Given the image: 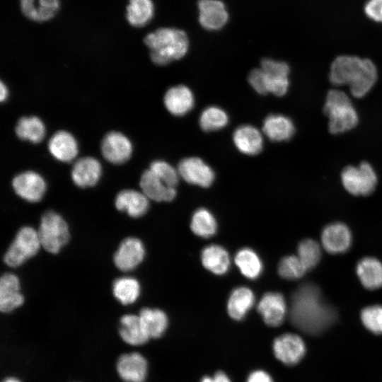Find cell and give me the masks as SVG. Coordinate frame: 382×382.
<instances>
[{"instance_id":"cell-16","label":"cell","mask_w":382,"mask_h":382,"mask_svg":"<svg viewBox=\"0 0 382 382\" xmlns=\"http://www.w3.org/2000/svg\"><path fill=\"white\" fill-rule=\"evenodd\" d=\"M199 21L209 30H216L228 21V14L224 4L219 0H199Z\"/></svg>"},{"instance_id":"cell-17","label":"cell","mask_w":382,"mask_h":382,"mask_svg":"<svg viewBox=\"0 0 382 382\" xmlns=\"http://www.w3.org/2000/svg\"><path fill=\"white\" fill-rule=\"evenodd\" d=\"M321 241L326 251L332 254L347 251L350 246L352 236L348 227L342 223H333L324 228Z\"/></svg>"},{"instance_id":"cell-11","label":"cell","mask_w":382,"mask_h":382,"mask_svg":"<svg viewBox=\"0 0 382 382\" xmlns=\"http://www.w3.org/2000/svg\"><path fill=\"white\" fill-rule=\"evenodd\" d=\"M12 186L17 195L29 202H39L46 191L43 178L33 171L17 175L12 180Z\"/></svg>"},{"instance_id":"cell-20","label":"cell","mask_w":382,"mask_h":382,"mask_svg":"<svg viewBox=\"0 0 382 382\" xmlns=\"http://www.w3.org/2000/svg\"><path fill=\"white\" fill-rule=\"evenodd\" d=\"M139 185L142 192L156 202H170L176 196L175 188L168 186L150 169L142 173Z\"/></svg>"},{"instance_id":"cell-36","label":"cell","mask_w":382,"mask_h":382,"mask_svg":"<svg viewBox=\"0 0 382 382\" xmlns=\"http://www.w3.org/2000/svg\"><path fill=\"white\" fill-rule=\"evenodd\" d=\"M190 228L199 237L210 238L216 232L217 222L208 209L199 208L192 216Z\"/></svg>"},{"instance_id":"cell-35","label":"cell","mask_w":382,"mask_h":382,"mask_svg":"<svg viewBox=\"0 0 382 382\" xmlns=\"http://www.w3.org/2000/svg\"><path fill=\"white\" fill-rule=\"evenodd\" d=\"M115 299L123 305L135 302L141 292L139 282L131 277H122L115 279L112 284Z\"/></svg>"},{"instance_id":"cell-33","label":"cell","mask_w":382,"mask_h":382,"mask_svg":"<svg viewBox=\"0 0 382 382\" xmlns=\"http://www.w3.org/2000/svg\"><path fill=\"white\" fill-rule=\"evenodd\" d=\"M139 316L149 338H157L164 333L168 326V317L162 310L144 308Z\"/></svg>"},{"instance_id":"cell-27","label":"cell","mask_w":382,"mask_h":382,"mask_svg":"<svg viewBox=\"0 0 382 382\" xmlns=\"http://www.w3.org/2000/svg\"><path fill=\"white\" fill-rule=\"evenodd\" d=\"M119 332L122 339L131 345H141L149 339L139 315H124L120 320Z\"/></svg>"},{"instance_id":"cell-44","label":"cell","mask_w":382,"mask_h":382,"mask_svg":"<svg viewBox=\"0 0 382 382\" xmlns=\"http://www.w3.org/2000/svg\"><path fill=\"white\" fill-rule=\"evenodd\" d=\"M246 382H273V381L267 372L257 370L248 376Z\"/></svg>"},{"instance_id":"cell-8","label":"cell","mask_w":382,"mask_h":382,"mask_svg":"<svg viewBox=\"0 0 382 382\" xmlns=\"http://www.w3.org/2000/svg\"><path fill=\"white\" fill-rule=\"evenodd\" d=\"M178 171L187 183L202 187H209L215 178L212 168L197 157L185 158L180 161Z\"/></svg>"},{"instance_id":"cell-3","label":"cell","mask_w":382,"mask_h":382,"mask_svg":"<svg viewBox=\"0 0 382 382\" xmlns=\"http://www.w3.org/2000/svg\"><path fill=\"white\" fill-rule=\"evenodd\" d=\"M289 66L280 61L264 59L261 68L255 69L248 76L251 86L260 94L285 95L289 86Z\"/></svg>"},{"instance_id":"cell-15","label":"cell","mask_w":382,"mask_h":382,"mask_svg":"<svg viewBox=\"0 0 382 382\" xmlns=\"http://www.w3.org/2000/svg\"><path fill=\"white\" fill-rule=\"evenodd\" d=\"M148 365L146 359L138 352L121 355L117 362V371L125 382H144Z\"/></svg>"},{"instance_id":"cell-43","label":"cell","mask_w":382,"mask_h":382,"mask_svg":"<svg viewBox=\"0 0 382 382\" xmlns=\"http://www.w3.org/2000/svg\"><path fill=\"white\" fill-rule=\"evenodd\" d=\"M364 11L370 19L382 23V0H368Z\"/></svg>"},{"instance_id":"cell-31","label":"cell","mask_w":382,"mask_h":382,"mask_svg":"<svg viewBox=\"0 0 382 382\" xmlns=\"http://www.w3.org/2000/svg\"><path fill=\"white\" fill-rule=\"evenodd\" d=\"M357 273L365 288L373 290L382 286V263L376 258L361 259L357 264Z\"/></svg>"},{"instance_id":"cell-39","label":"cell","mask_w":382,"mask_h":382,"mask_svg":"<svg viewBox=\"0 0 382 382\" xmlns=\"http://www.w3.org/2000/svg\"><path fill=\"white\" fill-rule=\"evenodd\" d=\"M321 251L318 243L312 239L302 241L297 250V256L307 270L313 268L320 258Z\"/></svg>"},{"instance_id":"cell-37","label":"cell","mask_w":382,"mask_h":382,"mask_svg":"<svg viewBox=\"0 0 382 382\" xmlns=\"http://www.w3.org/2000/svg\"><path fill=\"white\" fill-rule=\"evenodd\" d=\"M17 136L23 140L33 143L41 141L45 134V128L42 122L37 117H21L16 127Z\"/></svg>"},{"instance_id":"cell-24","label":"cell","mask_w":382,"mask_h":382,"mask_svg":"<svg viewBox=\"0 0 382 382\" xmlns=\"http://www.w3.org/2000/svg\"><path fill=\"white\" fill-rule=\"evenodd\" d=\"M23 14L30 20L44 22L52 19L59 8V0H20Z\"/></svg>"},{"instance_id":"cell-1","label":"cell","mask_w":382,"mask_h":382,"mask_svg":"<svg viewBox=\"0 0 382 382\" xmlns=\"http://www.w3.org/2000/svg\"><path fill=\"white\" fill-rule=\"evenodd\" d=\"M334 316L333 310L323 301L316 286L305 284L294 293L290 318L299 329L308 333H317L330 325Z\"/></svg>"},{"instance_id":"cell-28","label":"cell","mask_w":382,"mask_h":382,"mask_svg":"<svg viewBox=\"0 0 382 382\" xmlns=\"http://www.w3.org/2000/svg\"><path fill=\"white\" fill-rule=\"evenodd\" d=\"M203 266L214 274H226L230 267V257L225 248L218 245L205 247L201 253Z\"/></svg>"},{"instance_id":"cell-40","label":"cell","mask_w":382,"mask_h":382,"mask_svg":"<svg viewBox=\"0 0 382 382\" xmlns=\"http://www.w3.org/2000/svg\"><path fill=\"white\" fill-rule=\"evenodd\" d=\"M306 271L307 269L297 255L285 256L278 265L279 274L286 279H299Z\"/></svg>"},{"instance_id":"cell-22","label":"cell","mask_w":382,"mask_h":382,"mask_svg":"<svg viewBox=\"0 0 382 382\" xmlns=\"http://www.w3.org/2000/svg\"><path fill=\"white\" fill-rule=\"evenodd\" d=\"M194 96L191 90L183 85L169 88L164 96L166 109L175 116H183L194 106Z\"/></svg>"},{"instance_id":"cell-42","label":"cell","mask_w":382,"mask_h":382,"mask_svg":"<svg viewBox=\"0 0 382 382\" xmlns=\"http://www.w3.org/2000/svg\"><path fill=\"white\" fill-rule=\"evenodd\" d=\"M364 325L376 334H382V306L374 305L364 308L361 313Z\"/></svg>"},{"instance_id":"cell-18","label":"cell","mask_w":382,"mask_h":382,"mask_svg":"<svg viewBox=\"0 0 382 382\" xmlns=\"http://www.w3.org/2000/svg\"><path fill=\"white\" fill-rule=\"evenodd\" d=\"M23 301L18 277L12 273L3 274L0 280L1 311L4 313L11 312L20 307Z\"/></svg>"},{"instance_id":"cell-38","label":"cell","mask_w":382,"mask_h":382,"mask_svg":"<svg viewBox=\"0 0 382 382\" xmlns=\"http://www.w3.org/2000/svg\"><path fill=\"white\" fill-rule=\"evenodd\" d=\"M228 122L226 112L216 106L204 109L199 117V125L207 132L214 131L224 127Z\"/></svg>"},{"instance_id":"cell-19","label":"cell","mask_w":382,"mask_h":382,"mask_svg":"<svg viewBox=\"0 0 382 382\" xmlns=\"http://www.w3.org/2000/svg\"><path fill=\"white\" fill-rule=\"evenodd\" d=\"M102 173L101 165L93 157H83L74 164L71 178L80 187L94 186L99 180Z\"/></svg>"},{"instance_id":"cell-14","label":"cell","mask_w":382,"mask_h":382,"mask_svg":"<svg viewBox=\"0 0 382 382\" xmlns=\"http://www.w3.org/2000/svg\"><path fill=\"white\" fill-rule=\"evenodd\" d=\"M101 151L108 161L114 164H121L130 158L132 146L130 141L124 134L111 132L103 138Z\"/></svg>"},{"instance_id":"cell-25","label":"cell","mask_w":382,"mask_h":382,"mask_svg":"<svg viewBox=\"0 0 382 382\" xmlns=\"http://www.w3.org/2000/svg\"><path fill=\"white\" fill-rule=\"evenodd\" d=\"M48 149L55 158L63 162L72 161L78 154L76 139L65 131H59L53 134L48 142Z\"/></svg>"},{"instance_id":"cell-13","label":"cell","mask_w":382,"mask_h":382,"mask_svg":"<svg viewBox=\"0 0 382 382\" xmlns=\"http://www.w3.org/2000/svg\"><path fill=\"white\" fill-rule=\"evenodd\" d=\"M257 309L264 322L272 327L280 325L287 312L285 299L277 292L265 293L260 300Z\"/></svg>"},{"instance_id":"cell-6","label":"cell","mask_w":382,"mask_h":382,"mask_svg":"<svg viewBox=\"0 0 382 382\" xmlns=\"http://www.w3.org/2000/svg\"><path fill=\"white\" fill-rule=\"evenodd\" d=\"M40 246L38 232L30 226H23L19 229L6 250L4 256V262L11 267H18L35 255Z\"/></svg>"},{"instance_id":"cell-9","label":"cell","mask_w":382,"mask_h":382,"mask_svg":"<svg viewBox=\"0 0 382 382\" xmlns=\"http://www.w3.org/2000/svg\"><path fill=\"white\" fill-rule=\"evenodd\" d=\"M144 257L145 248L142 241L135 237H128L120 244L113 260L120 270L129 272L139 265Z\"/></svg>"},{"instance_id":"cell-23","label":"cell","mask_w":382,"mask_h":382,"mask_svg":"<svg viewBox=\"0 0 382 382\" xmlns=\"http://www.w3.org/2000/svg\"><path fill=\"white\" fill-rule=\"evenodd\" d=\"M233 140L236 148L247 155H256L262 149V134L257 128L250 125L238 127L233 132Z\"/></svg>"},{"instance_id":"cell-46","label":"cell","mask_w":382,"mask_h":382,"mask_svg":"<svg viewBox=\"0 0 382 382\" xmlns=\"http://www.w3.org/2000/svg\"><path fill=\"white\" fill-rule=\"evenodd\" d=\"M7 95H8V91H7L6 86L4 85V83L2 81H1L0 99L1 102H3L4 100L6 99Z\"/></svg>"},{"instance_id":"cell-10","label":"cell","mask_w":382,"mask_h":382,"mask_svg":"<svg viewBox=\"0 0 382 382\" xmlns=\"http://www.w3.org/2000/svg\"><path fill=\"white\" fill-rule=\"evenodd\" d=\"M272 347L276 358L286 365L297 364L306 352L303 340L294 333L277 337L273 342Z\"/></svg>"},{"instance_id":"cell-32","label":"cell","mask_w":382,"mask_h":382,"mask_svg":"<svg viewBox=\"0 0 382 382\" xmlns=\"http://www.w3.org/2000/svg\"><path fill=\"white\" fill-rule=\"evenodd\" d=\"M234 262L241 274L250 279H257L263 270L260 257L249 248L239 250L234 257Z\"/></svg>"},{"instance_id":"cell-2","label":"cell","mask_w":382,"mask_h":382,"mask_svg":"<svg viewBox=\"0 0 382 382\" xmlns=\"http://www.w3.org/2000/svg\"><path fill=\"white\" fill-rule=\"evenodd\" d=\"M144 43L150 50L152 62L157 65H166L181 59L189 47L186 33L173 28H161L149 33Z\"/></svg>"},{"instance_id":"cell-47","label":"cell","mask_w":382,"mask_h":382,"mask_svg":"<svg viewBox=\"0 0 382 382\" xmlns=\"http://www.w3.org/2000/svg\"><path fill=\"white\" fill-rule=\"evenodd\" d=\"M3 382H21L19 379L15 377H8Z\"/></svg>"},{"instance_id":"cell-45","label":"cell","mask_w":382,"mask_h":382,"mask_svg":"<svg viewBox=\"0 0 382 382\" xmlns=\"http://www.w3.org/2000/svg\"><path fill=\"white\" fill-rule=\"evenodd\" d=\"M200 382H231V380L224 372L218 371L212 377H203Z\"/></svg>"},{"instance_id":"cell-26","label":"cell","mask_w":382,"mask_h":382,"mask_svg":"<svg viewBox=\"0 0 382 382\" xmlns=\"http://www.w3.org/2000/svg\"><path fill=\"white\" fill-rule=\"evenodd\" d=\"M262 129L265 135L274 141H287L295 132L292 120L283 115L267 116L264 121Z\"/></svg>"},{"instance_id":"cell-4","label":"cell","mask_w":382,"mask_h":382,"mask_svg":"<svg viewBox=\"0 0 382 382\" xmlns=\"http://www.w3.org/2000/svg\"><path fill=\"white\" fill-rule=\"evenodd\" d=\"M323 111L328 117L329 131L334 134L353 129L359 121L357 112L351 99L346 93L339 89L328 91Z\"/></svg>"},{"instance_id":"cell-34","label":"cell","mask_w":382,"mask_h":382,"mask_svg":"<svg viewBox=\"0 0 382 382\" xmlns=\"http://www.w3.org/2000/svg\"><path fill=\"white\" fill-rule=\"evenodd\" d=\"M154 3L151 0H129L126 8V18L134 27L146 25L153 18Z\"/></svg>"},{"instance_id":"cell-12","label":"cell","mask_w":382,"mask_h":382,"mask_svg":"<svg viewBox=\"0 0 382 382\" xmlns=\"http://www.w3.org/2000/svg\"><path fill=\"white\" fill-rule=\"evenodd\" d=\"M363 62L357 56L341 55L336 57L330 66L329 79L336 86L347 85L354 80Z\"/></svg>"},{"instance_id":"cell-5","label":"cell","mask_w":382,"mask_h":382,"mask_svg":"<svg viewBox=\"0 0 382 382\" xmlns=\"http://www.w3.org/2000/svg\"><path fill=\"white\" fill-rule=\"evenodd\" d=\"M37 232L41 246L52 254L58 253L69 239L67 223L60 214L54 211L44 213Z\"/></svg>"},{"instance_id":"cell-29","label":"cell","mask_w":382,"mask_h":382,"mask_svg":"<svg viewBox=\"0 0 382 382\" xmlns=\"http://www.w3.org/2000/svg\"><path fill=\"white\" fill-rule=\"evenodd\" d=\"M255 303V295L251 289L240 286L232 291L227 303V311L231 318L243 319Z\"/></svg>"},{"instance_id":"cell-30","label":"cell","mask_w":382,"mask_h":382,"mask_svg":"<svg viewBox=\"0 0 382 382\" xmlns=\"http://www.w3.org/2000/svg\"><path fill=\"white\" fill-rule=\"evenodd\" d=\"M378 78L377 69L369 59H363L360 70L349 86L351 94L355 98H362L374 87Z\"/></svg>"},{"instance_id":"cell-7","label":"cell","mask_w":382,"mask_h":382,"mask_svg":"<svg viewBox=\"0 0 382 382\" xmlns=\"http://www.w3.org/2000/svg\"><path fill=\"white\" fill-rule=\"evenodd\" d=\"M341 180L345 188L354 195H368L374 190L377 184L376 172L367 162L345 168L341 173Z\"/></svg>"},{"instance_id":"cell-41","label":"cell","mask_w":382,"mask_h":382,"mask_svg":"<svg viewBox=\"0 0 382 382\" xmlns=\"http://www.w3.org/2000/svg\"><path fill=\"white\" fill-rule=\"evenodd\" d=\"M149 169L169 187H175L179 181V173L171 165L164 161H153Z\"/></svg>"},{"instance_id":"cell-21","label":"cell","mask_w":382,"mask_h":382,"mask_svg":"<svg viewBox=\"0 0 382 382\" xmlns=\"http://www.w3.org/2000/svg\"><path fill=\"white\" fill-rule=\"evenodd\" d=\"M116 208L129 216L139 218L144 215L149 207V199L141 192L134 190L120 191L115 200Z\"/></svg>"}]
</instances>
